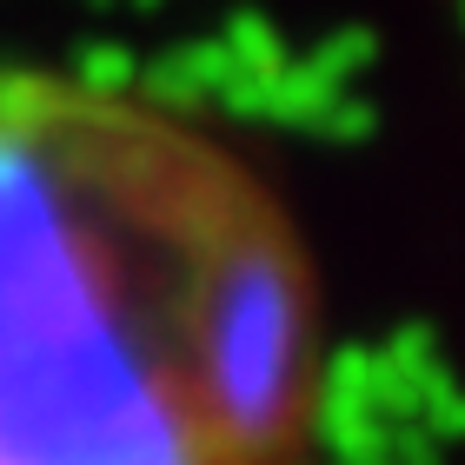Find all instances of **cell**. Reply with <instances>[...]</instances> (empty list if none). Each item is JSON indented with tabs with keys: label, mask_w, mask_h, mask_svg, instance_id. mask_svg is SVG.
Returning a JSON list of instances; mask_svg holds the SVG:
<instances>
[{
	"label": "cell",
	"mask_w": 465,
	"mask_h": 465,
	"mask_svg": "<svg viewBox=\"0 0 465 465\" xmlns=\"http://www.w3.org/2000/svg\"><path fill=\"white\" fill-rule=\"evenodd\" d=\"M340 399L320 260L240 134L0 60V465H326Z\"/></svg>",
	"instance_id": "obj_1"
}]
</instances>
